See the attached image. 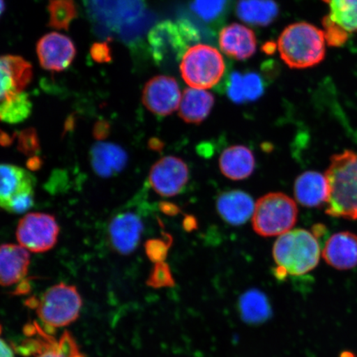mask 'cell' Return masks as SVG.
Listing matches in <instances>:
<instances>
[{
  "mask_svg": "<svg viewBox=\"0 0 357 357\" xmlns=\"http://www.w3.org/2000/svg\"><path fill=\"white\" fill-rule=\"evenodd\" d=\"M89 20L101 37L115 34L132 40L142 29L144 0H84Z\"/></svg>",
  "mask_w": 357,
  "mask_h": 357,
  "instance_id": "6da1fadb",
  "label": "cell"
},
{
  "mask_svg": "<svg viewBox=\"0 0 357 357\" xmlns=\"http://www.w3.org/2000/svg\"><path fill=\"white\" fill-rule=\"evenodd\" d=\"M325 176L328 185L326 213L357 220V153L347 150L333 155Z\"/></svg>",
  "mask_w": 357,
  "mask_h": 357,
  "instance_id": "7a4b0ae2",
  "label": "cell"
},
{
  "mask_svg": "<svg viewBox=\"0 0 357 357\" xmlns=\"http://www.w3.org/2000/svg\"><path fill=\"white\" fill-rule=\"evenodd\" d=\"M320 256V245L314 234L305 229L289 231L280 235L274 245L276 276L284 278L309 273L318 266Z\"/></svg>",
  "mask_w": 357,
  "mask_h": 357,
  "instance_id": "3957f363",
  "label": "cell"
},
{
  "mask_svg": "<svg viewBox=\"0 0 357 357\" xmlns=\"http://www.w3.org/2000/svg\"><path fill=\"white\" fill-rule=\"evenodd\" d=\"M324 30L305 22L287 26L278 40L282 60L294 69H305L323 61L326 54Z\"/></svg>",
  "mask_w": 357,
  "mask_h": 357,
  "instance_id": "277c9868",
  "label": "cell"
},
{
  "mask_svg": "<svg viewBox=\"0 0 357 357\" xmlns=\"http://www.w3.org/2000/svg\"><path fill=\"white\" fill-rule=\"evenodd\" d=\"M26 305L37 310L48 328H62L79 318L82 300L73 285L60 283L48 289L41 298H30Z\"/></svg>",
  "mask_w": 357,
  "mask_h": 357,
  "instance_id": "5b68a950",
  "label": "cell"
},
{
  "mask_svg": "<svg viewBox=\"0 0 357 357\" xmlns=\"http://www.w3.org/2000/svg\"><path fill=\"white\" fill-rule=\"evenodd\" d=\"M298 208L296 202L283 193L267 194L259 199L252 215L254 231L258 235L280 236L296 225Z\"/></svg>",
  "mask_w": 357,
  "mask_h": 357,
  "instance_id": "8992f818",
  "label": "cell"
},
{
  "mask_svg": "<svg viewBox=\"0 0 357 357\" xmlns=\"http://www.w3.org/2000/svg\"><path fill=\"white\" fill-rule=\"evenodd\" d=\"M181 60L182 78L192 88H212L225 74V63L220 52L208 45L198 44L189 48Z\"/></svg>",
  "mask_w": 357,
  "mask_h": 357,
  "instance_id": "52a82bcc",
  "label": "cell"
},
{
  "mask_svg": "<svg viewBox=\"0 0 357 357\" xmlns=\"http://www.w3.org/2000/svg\"><path fill=\"white\" fill-rule=\"evenodd\" d=\"M35 182L26 169L0 164V207L13 213L28 211L33 205Z\"/></svg>",
  "mask_w": 357,
  "mask_h": 357,
  "instance_id": "ba28073f",
  "label": "cell"
},
{
  "mask_svg": "<svg viewBox=\"0 0 357 357\" xmlns=\"http://www.w3.org/2000/svg\"><path fill=\"white\" fill-rule=\"evenodd\" d=\"M24 331L26 338L17 348L22 355L35 357H86L68 332H65L57 340L37 322L26 324Z\"/></svg>",
  "mask_w": 357,
  "mask_h": 357,
  "instance_id": "9c48e42d",
  "label": "cell"
},
{
  "mask_svg": "<svg viewBox=\"0 0 357 357\" xmlns=\"http://www.w3.org/2000/svg\"><path fill=\"white\" fill-rule=\"evenodd\" d=\"M60 229L56 218L50 214H26L17 227V239L22 247L32 252H45L56 245Z\"/></svg>",
  "mask_w": 357,
  "mask_h": 357,
  "instance_id": "30bf717a",
  "label": "cell"
},
{
  "mask_svg": "<svg viewBox=\"0 0 357 357\" xmlns=\"http://www.w3.org/2000/svg\"><path fill=\"white\" fill-rule=\"evenodd\" d=\"M151 55L158 66L180 61L189 46L181 26L172 21H163L153 26L149 34Z\"/></svg>",
  "mask_w": 357,
  "mask_h": 357,
  "instance_id": "8fae6325",
  "label": "cell"
},
{
  "mask_svg": "<svg viewBox=\"0 0 357 357\" xmlns=\"http://www.w3.org/2000/svg\"><path fill=\"white\" fill-rule=\"evenodd\" d=\"M329 12L323 20L326 41L342 47L351 35L357 34V0H323Z\"/></svg>",
  "mask_w": 357,
  "mask_h": 357,
  "instance_id": "7c38bea8",
  "label": "cell"
},
{
  "mask_svg": "<svg viewBox=\"0 0 357 357\" xmlns=\"http://www.w3.org/2000/svg\"><path fill=\"white\" fill-rule=\"evenodd\" d=\"M189 180V169L184 160L166 156L151 167L149 181L156 193L172 197L180 193Z\"/></svg>",
  "mask_w": 357,
  "mask_h": 357,
  "instance_id": "4fadbf2b",
  "label": "cell"
},
{
  "mask_svg": "<svg viewBox=\"0 0 357 357\" xmlns=\"http://www.w3.org/2000/svg\"><path fill=\"white\" fill-rule=\"evenodd\" d=\"M181 93L176 80L167 75H158L145 84L142 102L151 113L167 116L180 107Z\"/></svg>",
  "mask_w": 357,
  "mask_h": 357,
  "instance_id": "5bb4252c",
  "label": "cell"
},
{
  "mask_svg": "<svg viewBox=\"0 0 357 357\" xmlns=\"http://www.w3.org/2000/svg\"><path fill=\"white\" fill-rule=\"evenodd\" d=\"M37 54L40 65L52 73L63 71L73 63L77 48L67 36L51 33L44 35L37 44Z\"/></svg>",
  "mask_w": 357,
  "mask_h": 357,
  "instance_id": "9a60e30c",
  "label": "cell"
},
{
  "mask_svg": "<svg viewBox=\"0 0 357 357\" xmlns=\"http://www.w3.org/2000/svg\"><path fill=\"white\" fill-rule=\"evenodd\" d=\"M33 67L20 56H0V105L24 89L33 79Z\"/></svg>",
  "mask_w": 357,
  "mask_h": 357,
  "instance_id": "2e32d148",
  "label": "cell"
},
{
  "mask_svg": "<svg viewBox=\"0 0 357 357\" xmlns=\"http://www.w3.org/2000/svg\"><path fill=\"white\" fill-rule=\"evenodd\" d=\"M144 231L141 218L132 212L120 213L109 222L108 236L116 252L128 255L135 251Z\"/></svg>",
  "mask_w": 357,
  "mask_h": 357,
  "instance_id": "e0dca14e",
  "label": "cell"
},
{
  "mask_svg": "<svg viewBox=\"0 0 357 357\" xmlns=\"http://www.w3.org/2000/svg\"><path fill=\"white\" fill-rule=\"evenodd\" d=\"M323 257L335 269H352L357 266V236L350 231L333 234L325 244Z\"/></svg>",
  "mask_w": 357,
  "mask_h": 357,
  "instance_id": "ac0fdd59",
  "label": "cell"
},
{
  "mask_svg": "<svg viewBox=\"0 0 357 357\" xmlns=\"http://www.w3.org/2000/svg\"><path fill=\"white\" fill-rule=\"evenodd\" d=\"M30 256L28 250L15 244L0 247V285L10 287L28 274Z\"/></svg>",
  "mask_w": 357,
  "mask_h": 357,
  "instance_id": "d6986e66",
  "label": "cell"
},
{
  "mask_svg": "<svg viewBox=\"0 0 357 357\" xmlns=\"http://www.w3.org/2000/svg\"><path fill=\"white\" fill-rule=\"evenodd\" d=\"M222 51L236 60H245L256 52L257 38L247 26L233 24L226 26L220 34Z\"/></svg>",
  "mask_w": 357,
  "mask_h": 357,
  "instance_id": "ffe728a7",
  "label": "cell"
},
{
  "mask_svg": "<svg viewBox=\"0 0 357 357\" xmlns=\"http://www.w3.org/2000/svg\"><path fill=\"white\" fill-rule=\"evenodd\" d=\"M89 158L93 172L102 178L118 175L128 162L126 151L110 142H100L93 145Z\"/></svg>",
  "mask_w": 357,
  "mask_h": 357,
  "instance_id": "44dd1931",
  "label": "cell"
},
{
  "mask_svg": "<svg viewBox=\"0 0 357 357\" xmlns=\"http://www.w3.org/2000/svg\"><path fill=\"white\" fill-rule=\"evenodd\" d=\"M255 203L251 196L243 191L225 192L218 197L217 208L218 213L231 225H243L253 215Z\"/></svg>",
  "mask_w": 357,
  "mask_h": 357,
  "instance_id": "7402d4cb",
  "label": "cell"
},
{
  "mask_svg": "<svg viewBox=\"0 0 357 357\" xmlns=\"http://www.w3.org/2000/svg\"><path fill=\"white\" fill-rule=\"evenodd\" d=\"M294 195L306 207H318L328 202V185L325 175L316 172L301 174L294 183Z\"/></svg>",
  "mask_w": 357,
  "mask_h": 357,
  "instance_id": "603a6c76",
  "label": "cell"
},
{
  "mask_svg": "<svg viewBox=\"0 0 357 357\" xmlns=\"http://www.w3.org/2000/svg\"><path fill=\"white\" fill-rule=\"evenodd\" d=\"M255 166V158L252 151L247 146L227 147L220 155V171L223 176L230 180H245L252 175Z\"/></svg>",
  "mask_w": 357,
  "mask_h": 357,
  "instance_id": "cb8c5ba5",
  "label": "cell"
},
{
  "mask_svg": "<svg viewBox=\"0 0 357 357\" xmlns=\"http://www.w3.org/2000/svg\"><path fill=\"white\" fill-rule=\"evenodd\" d=\"M213 105V96L205 89H186L181 96L178 115L185 123L198 124L211 114Z\"/></svg>",
  "mask_w": 357,
  "mask_h": 357,
  "instance_id": "d4e9b609",
  "label": "cell"
},
{
  "mask_svg": "<svg viewBox=\"0 0 357 357\" xmlns=\"http://www.w3.org/2000/svg\"><path fill=\"white\" fill-rule=\"evenodd\" d=\"M238 312L245 324H262L271 319L272 310L266 294L258 289H250L240 296Z\"/></svg>",
  "mask_w": 357,
  "mask_h": 357,
  "instance_id": "484cf974",
  "label": "cell"
},
{
  "mask_svg": "<svg viewBox=\"0 0 357 357\" xmlns=\"http://www.w3.org/2000/svg\"><path fill=\"white\" fill-rule=\"evenodd\" d=\"M236 13L249 24L265 26L278 16L279 8L274 0H240Z\"/></svg>",
  "mask_w": 357,
  "mask_h": 357,
  "instance_id": "4316f807",
  "label": "cell"
},
{
  "mask_svg": "<svg viewBox=\"0 0 357 357\" xmlns=\"http://www.w3.org/2000/svg\"><path fill=\"white\" fill-rule=\"evenodd\" d=\"M48 25L56 30H68L71 22L78 17L75 0H49Z\"/></svg>",
  "mask_w": 357,
  "mask_h": 357,
  "instance_id": "83f0119b",
  "label": "cell"
},
{
  "mask_svg": "<svg viewBox=\"0 0 357 357\" xmlns=\"http://www.w3.org/2000/svg\"><path fill=\"white\" fill-rule=\"evenodd\" d=\"M33 105L25 91L3 102L0 105V122L19 123L24 121L32 113Z\"/></svg>",
  "mask_w": 357,
  "mask_h": 357,
  "instance_id": "f1b7e54d",
  "label": "cell"
},
{
  "mask_svg": "<svg viewBox=\"0 0 357 357\" xmlns=\"http://www.w3.org/2000/svg\"><path fill=\"white\" fill-rule=\"evenodd\" d=\"M146 284L151 287L159 289L175 287L176 282L173 278L171 268L163 261L155 263Z\"/></svg>",
  "mask_w": 357,
  "mask_h": 357,
  "instance_id": "f546056e",
  "label": "cell"
},
{
  "mask_svg": "<svg viewBox=\"0 0 357 357\" xmlns=\"http://www.w3.org/2000/svg\"><path fill=\"white\" fill-rule=\"evenodd\" d=\"M226 0H195L193 10L205 21L215 20L225 10Z\"/></svg>",
  "mask_w": 357,
  "mask_h": 357,
  "instance_id": "4dcf8cb0",
  "label": "cell"
},
{
  "mask_svg": "<svg viewBox=\"0 0 357 357\" xmlns=\"http://www.w3.org/2000/svg\"><path fill=\"white\" fill-rule=\"evenodd\" d=\"M243 87L245 101H254L264 93L262 80L256 73H248L243 77Z\"/></svg>",
  "mask_w": 357,
  "mask_h": 357,
  "instance_id": "1f68e13d",
  "label": "cell"
},
{
  "mask_svg": "<svg viewBox=\"0 0 357 357\" xmlns=\"http://www.w3.org/2000/svg\"><path fill=\"white\" fill-rule=\"evenodd\" d=\"M172 241L151 239L147 241L145 248L146 256L154 263L163 262L166 260Z\"/></svg>",
  "mask_w": 357,
  "mask_h": 357,
  "instance_id": "d6a6232c",
  "label": "cell"
},
{
  "mask_svg": "<svg viewBox=\"0 0 357 357\" xmlns=\"http://www.w3.org/2000/svg\"><path fill=\"white\" fill-rule=\"evenodd\" d=\"M227 96L231 100L236 104H242L245 101L243 87V77L239 73H234L231 75Z\"/></svg>",
  "mask_w": 357,
  "mask_h": 357,
  "instance_id": "836d02e7",
  "label": "cell"
},
{
  "mask_svg": "<svg viewBox=\"0 0 357 357\" xmlns=\"http://www.w3.org/2000/svg\"><path fill=\"white\" fill-rule=\"evenodd\" d=\"M93 60L100 63L109 62L112 59L110 48L108 43H97L93 45L91 50Z\"/></svg>",
  "mask_w": 357,
  "mask_h": 357,
  "instance_id": "e575fe53",
  "label": "cell"
},
{
  "mask_svg": "<svg viewBox=\"0 0 357 357\" xmlns=\"http://www.w3.org/2000/svg\"><path fill=\"white\" fill-rule=\"evenodd\" d=\"M20 149L24 151H35L38 147L37 136L33 130L22 132L20 137Z\"/></svg>",
  "mask_w": 357,
  "mask_h": 357,
  "instance_id": "d590c367",
  "label": "cell"
},
{
  "mask_svg": "<svg viewBox=\"0 0 357 357\" xmlns=\"http://www.w3.org/2000/svg\"><path fill=\"white\" fill-rule=\"evenodd\" d=\"M109 126L106 122H100L96 125L95 127V136L98 138H104L109 132Z\"/></svg>",
  "mask_w": 357,
  "mask_h": 357,
  "instance_id": "8d00e7d4",
  "label": "cell"
},
{
  "mask_svg": "<svg viewBox=\"0 0 357 357\" xmlns=\"http://www.w3.org/2000/svg\"><path fill=\"white\" fill-rule=\"evenodd\" d=\"M0 357H15L11 348L1 339H0Z\"/></svg>",
  "mask_w": 357,
  "mask_h": 357,
  "instance_id": "74e56055",
  "label": "cell"
},
{
  "mask_svg": "<svg viewBox=\"0 0 357 357\" xmlns=\"http://www.w3.org/2000/svg\"><path fill=\"white\" fill-rule=\"evenodd\" d=\"M265 52L268 53V54H271V53H273L276 49V45L273 43H268L264 46Z\"/></svg>",
  "mask_w": 357,
  "mask_h": 357,
  "instance_id": "f35d334b",
  "label": "cell"
},
{
  "mask_svg": "<svg viewBox=\"0 0 357 357\" xmlns=\"http://www.w3.org/2000/svg\"><path fill=\"white\" fill-rule=\"evenodd\" d=\"M340 357H356V356L351 351H344L342 352Z\"/></svg>",
  "mask_w": 357,
  "mask_h": 357,
  "instance_id": "ab89813d",
  "label": "cell"
},
{
  "mask_svg": "<svg viewBox=\"0 0 357 357\" xmlns=\"http://www.w3.org/2000/svg\"><path fill=\"white\" fill-rule=\"evenodd\" d=\"M4 10H6V2L4 0H0V17L3 15Z\"/></svg>",
  "mask_w": 357,
  "mask_h": 357,
  "instance_id": "60d3db41",
  "label": "cell"
},
{
  "mask_svg": "<svg viewBox=\"0 0 357 357\" xmlns=\"http://www.w3.org/2000/svg\"><path fill=\"white\" fill-rule=\"evenodd\" d=\"M0 333H1V328H0Z\"/></svg>",
  "mask_w": 357,
  "mask_h": 357,
  "instance_id": "b9f144b4",
  "label": "cell"
}]
</instances>
